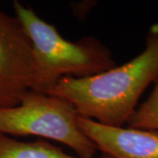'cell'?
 I'll use <instances>...</instances> for the list:
<instances>
[{
    "mask_svg": "<svg viewBox=\"0 0 158 158\" xmlns=\"http://www.w3.org/2000/svg\"><path fill=\"white\" fill-rule=\"evenodd\" d=\"M157 77L158 25H155L137 56L91 77H62L48 94L67 99L81 117L119 127L128 122L139 98Z\"/></svg>",
    "mask_w": 158,
    "mask_h": 158,
    "instance_id": "1",
    "label": "cell"
},
{
    "mask_svg": "<svg viewBox=\"0 0 158 158\" xmlns=\"http://www.w3.org/2000/svg\"><path fill=\"white\" fill-rule=\"evenodd\" d=\"M12 6L32 46L34 91L48 93L62 77H87L116 66L112 52L96 38L70 41L32 8L18 0Z\"/></svg>",
    "mask_w": 158,
    "mask_h": 158,
    "instance_id": "2",
    "label": "cell"
},
{
    "mask_svg": "<svg viewBox=\"0 0 158 158\" xmlns=\"http://www.w3.org/2000/svg\"><path fill=\"white\" fill-rule=\"evenodd\" d=\"M77 117L67 99L30 90L19 105L0 109V134L49 139L68 146L79 157H95L98 149L79 127Z\"/></svg>",
    "mask_w": 158,
    "mask_h": 158,
    "instance_id": "3",
    "label": "cell"
},
{
    "mask_svg": "<svg viewBox=\"0 0 158 158\" xmlns=\"http://www.w3.org/2000/svg\"><path fill=\"white\" fill-rule=\"evenodd\" d=\"M32 46L16 17L0 9V109L15 106L32 90Z\"/></svg>",
    "mask_w": 158,
    "mask_h": 158,
    "instance_id": "4",
    "label": "cell"
},
{
    "mask_svg": "<svg viewBox=\"0 0 158 158\" xmlns=\"http://www.w3.org/2000/svg\"><path fill=\"white\" fill-rule=\"evenodd\" d=\"M81 130L98 150L113 158H158V131L100 124L77 117Z\"/></svg>",
    "mask_w": 158,
    "mask_h": 158,
    "instance_id": "5",
    "label": "cell"
},
{
    "mask_svg": "<svg viewBox=\"0 0 158 158\" xmlns=\"http://www.w3.org/2000/svg\"><path fill=\"white\" fill-rule=\"evenodd\" d=\"M0 158H82L65 153L61 148L39 140L31 142L19 141L0 134ZM113 158L106 154L98 157Z\"/></svg>",
    "mask_w": 158,
    "mask_h": 158,
    "instance_id": "6",
    "label": "cell"
},
{
    "mask_svg": "<svg viewBox=\"0 0 158 158\" xmlns=\"http://www.w3.org/2000/svg\"><path fill=\"white\" fill-rule=\"evenodd\" d=\"M152 92L128 120V127L158 131V77L154 82Z\"/></svg>",
    "mask_w": 158,
    "mask_h": 158,
    "instance_id": "7",
    "label": "cell"
}]
</instances>
